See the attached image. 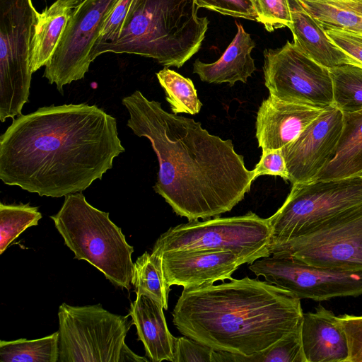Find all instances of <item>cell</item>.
I'll return each mask as SVG.
<instances>
[{
  "instance_id": "6da1fadb",
  "label": "cell",
  "mask_w": 362,
  "mask_h": 362,
  "mask_svg": "<svg viewBox=\"0 0 362 362\" xmlns=\"http://www.w3.org/2000/svg\"><path fill=\"white\" fill-rule=\"evenodd\" d=\"M116 119L95 105L45 106L0 136V179L40 197L82 192L124 152Z\"/></svg>"
},
{
  "instance_id": "7a4b0ae2",
  "label": "cell",
  "mask_w": 362,
  "mask_h": 362,
  "mask_svg": "<svg viewBox=\"0 0 362 362\" xmlns=\"http://www.w3.org/2000/svg\"><path fill=\"white\" fill-rule=\"evenodd\" d=\"M127 125L148 139L158 160L154 191L178 216L194 221L230 211L250 192L253 171L230 139L211 134L199 122L165 110L139 90L122 99Z\"/></svg>"
},
{
  "instance_id": "3957f363",
  "label": "cell",
  "mask_w": 362,
  "mask_h": 362,
  "mask_svg": "<svg viewBox=\"0 0 362 362\" xmlns=\"http://www.w3.org/2000/svg\"><path fill=\"white\" fill-rule=\"evenodd\" d=\"M184 336L216 351L243 356L260 351L301 326L300 299L248 276L184 288L173 311Z\"/></svg>"
},
{
  "instance_id": "277c9868",
  "label": "cell",
  "mask_w": 362,
  "mask_h": 362,
  "mask_svg": "<svg viewBox=\"0 0 362 362\" xmlns=\"http://www.w3.org/2000/svg\"><path fill=\"white\" fill-rule=\"evenodd\" d=\"M195 0H133L121 35L108 50L181 67L200 49L209 20Z\"/></svg>"
},
{
  "instance_id": "5b68a950",
  "label": "cell",
  "mask_w": 362,
  "mask_h": 362,
  "mask_svg": "<svg viewBox=\"0 0 362 362\" xmlns=\"http://www.w3.org/2000/svg\"><path fill=\"white\" fill-rule=\"evenodd\" d=\"M50 218L74 259L87 261L112 284L131 288L134 247L108 212L95 208L77 192L66 195L60 210Z\"/></svg>"
},
{
  "instance_id": "8992f818",
  "label": "cell",
  "mask_w": 362,
  "mask_h": 362,
  "mask_svg": "<svg viewBox=\"0 0 362 362\" xmlns=\"http://www.w3.org/2000/svg\"><path fill=\"white\" fill-rule=\"evenodd\" d=\"M272 228L268 218L249 211L232 217L189 221L170 228L156 241L152 252L184 250H229L247 264L270 256Z\"/></svg>"
},
{
  "instance_id": "52a82bcc",
  "label": "cell",
  "mask_w": 362,
  "mask_h": 362,
  "mask_svg": "<svg viewBox=\"0 0 362 362\" xmlns=\"http://www.w3.org/2000/svg\"><path fill=\"white\" fill-rule=\"evenodd\" d=\"M362 204V175L292 185L282 206L269 218L270 245L304 235L327 220Z\"/></svg>"
},
{
  "instance_id": "ba28073f",
  "label": "cell",
  "mask_w": 362,
  "mask_h": 362,
  "mask_svg": "<svg viewBox=\"0 0 362 362\" xmlns=\"http://www.w3.org/2000/svg\"><path fill=\"white\" fill-rule=\"evenodd\" d=\"M58 362H121L130 325L127 316L101 305L62 303L58 311Z\"/></svg>"
},
{
  "instance_id": "9c48e42d",
  "label": "cell",
  "mask_w": 362,
  "mask_h": 362,
  "mask_svg": "<svg viewBox=\"0 0 362 362\" xmlns=\"http://www.w3.org/2000/svg\"><path fill=\"white\" fill-rule=\"evenodd\" d=\"M32 0H0V120L21 115L28 102L30 47L37 19Z\"/></svg>"
},
{
  "instance_id": "30bf717a",
  "label": "cell",
  "mask_w": 362,
  "mask_h": 362,
  "mask_svg": "<svg viewBox=\"0 0 362 362\" xmlns=\"http://www.w3.org/2000/svg\"><path fill=\"white\" fill-rule=\"evenodd\" d=\"M271 255L310 266L362 271V204L327 220L313 230L272 244Z\"/></svg>"
},
{
  "instance_id": "8fae6325",
  "label": "cell",
  "mask_w": 362,
  "mask_h": 362,
  "mask_svg": "<svg viewBox=\"0 0 362 362\" xmlns=\"http://www.w3.org/2000/svg\"><path fill=\"white\" fill-rule=\"evenodd\" d=\"M263 54L264 85L269 95L320 109L333 105L329 69L310 58L293 42L265 49Z\"/></svg>"
},
{
  "instance_id": "7c38bea8",
  "label": "cell",
  "mask_w": 362,
  "mask_h": 362,
  "mask_svg": "<svg viewBox=\"0 0 362 362\" xmlns=\"http://www.w3.org/2000/svg\"><path fill=\"white\" fill-rule=\"evenodd\" d=\"M119 0H82L71 10L43 76L63 93V87L84 78L103 25Z\"/></svg>"
},
{
  "instance_id": "4fadbf2b",
  "label": "cell",
  "mask_w": 362,
  "mask_h": 362,
  "mask_svg": "<svg viewBox=\"0 0 362 362\" xmlns=\"http://www.w3.org/2000/svg\"><path fill=\"white\" fill-rule=\"evenodd\" d=\"M257 276L290 291L299 299L315 301L362 295V271H345L310 266L296 260L267 256L250 264Z\"/></svg>"
},
{
  "instance_id": "5bb4252c",
  "label": "cell",
  "mask_w": 362,
  "mask_h": 362,
  "mask_svg": "<svg viewBox=\"0 0 362 362\" xmlns=\"http://www.w3.org/2000/svg\"><path fill=\"white\" fill-rule=\"evenodd\" d=\"M343 125L334 105L323 110L293 141L281 148L292 185L313 181L332 158Z\"/></svg>"
},
{
  "instance_id": "9a60e30c",
  "label": "cell",
  "mask_w": 362,
  "mask_h": 362,
  "mask_svg": "<svg viewBox=\"0 0 362 362\" xmlns=\"http://www.w3.org/2000/svg\"><path fill=\"white\" fill-rule=\"evenodd\" d=\"M160 257L169 286L197 288L231 279L233 273L246 262L229 250H198L156 254Z\"/></svg>"
},
{
  "instance_id": "2e32d148",
  "label": "cell",
  "mask_w": 362,
  "mask_h": 362,
  "mask_svg": "<svg viewBox=\"0 0 362 362\" xmlns=\"http://www.w3.org/2000/svg\"><path fill=\"white\" fill-rule=\"evenodd\" d=\"M323 110L269 95L262 102L257 114L258 146L262 151L281 149L296 139Z\"/></svg>"
},
{
  "instance_id": "e0dca14e",
  "label": "cell",
  "mask_w": 362,
  "mask_h": 362,
  "mask_svg": "<svg viewBox=\"0 0 362 362\" xmlns=\"http://www.w3.org/2000/svg\"><path fill=\"white\" fill-rule=\"evenodd\" d=\"M301 339L306 362H348L344 329L338 316L322 305L303 313Z\"/></svg>"
},
{
  "instance_id": "ac0fdd59",
  "label": "cell",
  "mask_w": 362,
  "mask_h": 362,
  "mask_svg": "<svg viewBox=\"0 0 362 362\" xmlns=\"http://www.w3.org/2000/svg\"><path fill=\"white\" fill-rule=\"evenodd\" d=\"M163 309L156 300L140 294L131 303L129 311L138 339L143 343L146 356L152 362H174L176 337L168 328Z\"/></svg>"
},
{
  "instance_id": "d6986e66",
  "label": "cell",
  "mask_w": 362,
  "mask_h": 362,
  "mask_svg": "<svg viewBox=\"0 0 362 362\" xmlns=\"http://www.w3.org/2000/svg\"><path fill=\"white\" fill-rule=\"evenodd\" d=\"M293 44L318 64L328 68L359 64L338 47L328 37L324 27L296 0H288Z\"/></svg>"
},
{
  "instance_id": "ffe728a7",
  "label": "cell",
  "mask_w": 362,
  "mask_h": 362,
  "mask_svg": "<svg viewBox=\"0 0 362 362\" xmlns=\"http://www.w3.org/2000/svg\"><path fill=\"white\" fill-rule=\"evenodd\" d=\"M237 33L221 57L208 64L196 59L193 73L208 83H228L233 86L236 82L247 83L256 67L251 53L255 42L240 23H236Z\"/></svg>"
},
{
  "instance_id": "44dd1931",
  "label": "cell",
  "mask_w": 362,
  "mask_h": 362,
  "mask_svg": "<svg viewBox=\"0 0 362 362\" xmlns=\"http://www.w3.org/2000/svg\"><path fill=\"white\" fill-rule=\"evenodd\" d=\"M362 175V110L343 112V125L332 158L313 180Z\"/></svg>"
},
{
  "instance_id": "7402d4cb",
  "label": "cell",
  "mask_w": 362,
  "mask_h": 362,
  "mask_svg": "<svg viewBox=\"0 0 362 362\" xmlns=\"http://www.w3.org/2000/svg\"><path fill=\"white\" fill-rule=\"evenodd\" d=\"M72 9L54 2L37 19L30 47V67L32 74L45 66L53 55Z\"/></svg>"
},
{
  "instance_id": "603a6c76",
  "label": "cell",
  "mask_w": 362,
  "mask_h": 362,
  "mask_svg": "<svg viewBox=\"0 0 362 362\" xmlns=\"http://www.w3.org/2000/svg\"><path fill=\"white\" fill-rule=\"evenodd\" d=\"M323 27L362 33V0H296Z\"/></svg>"
},
{
  "instance_id": "cb8c5ba5",
  "label": "cell",
  "mask_w": 362,
  "mask_h": 362,
  "mask_svg": "<svg viewBox=\"0 0 362 362\" xmlns=\"http://www.w3.org/2000/svg\"><path fill=\"white\" fill-rule=\"evenodd\" d=\"M59 331L37 339L0 341L1 362H58Z\"/></svg>"
},
{
  "instance_id": "d4e9b609",
  "label": "cell",
  "mask_w": 362,
  "mask_h": 362,
  "mask_svg": "<svg viewBox=\"0 0 362 362\" xmlns=\"http://www.w3.org/2000/svg\"><path fill=\"white\" fill-rule=\"evenodd\" d=\"M131 284L136 295L148 296L168 310L170 286L165 281L160 257L148 252L139 256L134 263Z\"/></svg>"
},
{
  "instance_id": "484cf974",
  "label": "cell",
  "mask_w": 362,
  "mask_h": 362,
  "mask_svg": "<svg viewBox=\"0 0 362 362\" xmlns=\"http://www.w3.org/2000/svg\"><path fill=\"white\" fill-rule=\"evenodd\" d=\"M329 70L333 87V105L342 112L362 110V67L344 64Z\"/></svg>"
},
{
  "instance_id": "4316f807",
  "label": "cell",
  "mask_w": 362,
  "mask_h": 362,
  "mask_svg": "<svg viewBox=\"0 0 362 362\" xmlns=\"http://www.w3.org/2000/svg\"><path fill=\"white\" fill-rule=\"evenodd\" d=\"M156 76L173 113L196 115L200 112L202 103L189 78H185L165 66L156 73Z\"/></svg>"
},
{
  "instance_id": "83f0119b",
  "label": "cell",
  "mask_w": 362,
  "mask_h": 362,
  "mask_svg": "<svg viewBox=\"0 0 362 362\" xmlns=\"http://www.w3.org/2000/svg\"><path fill=\"white\" fill-rule=\"evenodd\" d=\"M228 362H306L301 339V326L269 347L250 356L228 353Z\"/></svg>"
},
{
  "instance_id": "f1b7e54d",
  "label": "cell",
  "mask_w": 362,
  "mask_h": 362,
  "mask_svg": "<svg viewBox=\"0 0 362 362\" xmlns=\"http://www.w3.org/2000/svg\"><path fill=\"white\" fill-rule=\"evenodd\" d=\"M42 218L38 207L29 204H0V255L27 228Z\"/></svg>"
},
{
  "instance_id": "f546056e",
  "label": "cell",
  "mask_w": 362,
  "mask_h": 362,
  "mask_svg": "<svg viewBox=\"0 0 362 362\" xmlns=\"http://www.w3.org/2000/svg\"><path fill=\"white\" fill-rule=\"evenodd\" d=\"M133 0H119L105 19L91 51V61L109 49L119 38Z\"/></svg>"
},
{
  "instance_id": "4dcf8cb0",
  "label": "cell",
  "mask_w": 362,
  "mask_h": 362,
  "mask_svg": "<svg viewBox=\"0 0 362 362\" xmlns=\"http://www.w3.org/2000/svg\"><path fill=\"white\" fill-rule=\"evenodd\" d=\"M257 22L264 25L268 32L291 26L288 0H255Z\"/></svg>"
},
{
  "instance_id": "1f68e13d",
  "label": "cell",
  "mask_w": 362,
  "mask_h": 362,
  "mask_svg": "<svg viewBox=\"0 0 362 362\" xmlns=\"http://www.w3.org/2000/svg\"><path fill=\"white\" fill-rule=\"evenodd\" d=\"M199 8H205L225 16L257 21L255 0H195Z\"/></svg>"
},
{
  "instance_id": "d6a6232c",
  "label": "cell",
  "mask_w": 362,
  "mask_h": 362,
  "mask_svg": "<svg viewBox=\"0 0 362 362\" xmlns=\"http://www.w3.org/2000/svg\"><path fill=\"white\" fill-rule=\"evenodd\" d=\"M214 349L190 338H176L174 362H212Z\"/></svg>"
},
{
  "instance_id": "836d02e7",
  "label": "cell",
  "mask_w": 362,
  "mask_h": 362,
  "mask_svg": "<svg viewBox=\"0 0 362 362\" xmlns=\"http://www.w3.org/2000/svg\"><path fill=\"white\" fill-rule=\"evenodd\" d=\"M324 28L329 39L362 67V33L333 27Z\"/></svg>"
},
{
  "instance_id": "e575fe53",
  "label": "cell",
  "mask_w": 362,
  "mask_h": 362,
  "mask_svg": "<svg viewBox=\"0 0 362 362\" xmlns=\"http://www.w3.org/2000/svg\"><path fill=\"white\" fill-rule=\"evenodd\" d=\"M338 317L348 339V362H362V316L345 314Z\"/></svg>"
},
{
  "instance_id": "d590c367",
  "label": "cell",
  "mask_w": 362,
  "mask_h": 362,
  "mask_svg": "<svg viewBox=\"0 0 362 362\" xmlns=\"http://www.w3.org/2000/svg\"><path fill=\"white\" fill-rule=\"evenodd\" d=\"M252 171L254 180L264 175H277L285 181L288 180V171L281 149L262 151L260 160Z\"/></svg>"
},
{
  "instance_id": "8d00e7d4",
  "label": "cell",
  "mask_w": 362,
  "mask_h": 362,
  "mask_svg": "<svg viewBox=\"0 0 362 362\" xmlns=\"http://www.w3.org/2000/svg\"><path fill=\"white\" fill-rule=\"evenodd\" d=\"M82 0H57L55 4L70 9L74 8Z\"/></svg>"
}]
</instances>
